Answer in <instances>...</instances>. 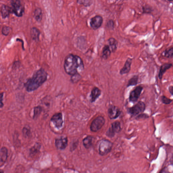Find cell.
Wrapping results in <instances>:
<instances>
[{
    "label": "cell",
    "instance_id": "obj_1",
    "mask_svg": "<svg viewBox=\"0 0 173 173\" xmlns=\"http://www.w3.org/2000/svg\"><path fill=\"white\" fill-rule=\"evenodd\" d=\"M64 67L66 73L72 76L82 71L84 69V64L80 57L70 54L66 57Z\"/></svg>",
    "mask_w": 173,
    "mask_h": 173
},
{
    "label": "cell",
    "instance_id": "obj_2",
    "mask_svg": "<svg viewBox=\"0 0 173 173\" xmlns=\"http://www.w3.org/2000/svg\"><path fill=\"white\" fill-rule=\"evenodd\" d=\"M48 76V74L43 68L38 70L25 83L24 86L26 90L31 92L36 90L46 82Z\"/></svg>",
    "mask_w": 173,
    "mask_h": 173
},
{
    "label": "cell",
    "instance_id": "obj_3",
    "mask_svg": "<svg viewBox=\"0 0 173 173\" xmlns=\"http://www.w3.org/2000/svg\"><path fill=\"white\" fill-rule=\"evenodd\" d=\"M11 4L12 6L11 8L13 13L17 16H22L24 13L25 8L21 1L19 0L11 1Z\"/></svg>",
    "mask_w": 173,
    "mask_h": 173
},
{
    "label": "cell",
    "instance_id": "obj_4",
    "mask_svg": "<svg viewBox=\"0 0 173 173\" xmlns=\"http://www.w3.org/2000/svg\"><path fill=\"white\" fill-rule=\"evenodd\" d=\"M113 146L112 143L107 140H102L99 146V153L101 155H105L111 150Z\"/></svg>",
    "mask_w": 173,
    "mask_h": 173
},
{
    "label": "cell",
    "instance_id": "obj_5",
    "mask_svg": "<svg viewBox=\"0 0 173 173\" xmlns=\"http://www.w3.org/2000/svg\"><path fill=\"white\" fill-rule=\"evenodd\" d=\"M146 105L144 102H138L137 104L128 109V112L133 116H136L144 112L146 110Z\"/></svg>",
    "mask_w": 173,
    "mask_h": 173
},
{
    "label": "cell",
    "instance_id": "obj_6",
    "mask_svg": "<svg viewBox=\"0 0 173 173\" xmlns=\"http://www.w3.org/2000/svg\"><path fill=\"white\" fill-rule=\"evenodd\" d=\"M105 119L104 117L99 116L92 121L90 125V130L93 132H97L99 131L104 124Z\"/></svg>",
    "mask_w": 173,
    "mask_h": 173
},
{
    "label": "cell",
    "instance_id": "obj_7",
    "mask_svg": "<svg viewBox=\"0 0 173 173\" xmlns=\"http://www.w3.org/2000/svg\"><path fill=\"white\" fill-rule=\"evenodd\" d=\"M51 121L57 129H60L63 124V115L61 113H57L53 115L51 118Z\"/></svg>",
    "mask_w": 173,
    "mask_h": 173
},
{
    "label": "cell",
    "instance_id": "obj_8",
    "mask_svg": "<svg viewBox=\"0 0 173 173\" xmlns=\"http://www.w3.org/2000/svg\"><path fill=\"white\" fill-rule=\"evenodd\" d=\"M143 90V87L141 86L137 87L130 93L129 100L130 101L135 102L137 101L141 93Z\"/></svg>",
    "mask_w": 173,
    "mask_h": 173
},
{
    "label": "cell",
    "instance_id": "obj_9",
    "mask_svg": "<svg viewBox=\"0 0 173 173\" xmlns=\"http://www.w3.org/2000/svg\"><path fill=\"white\" fill-rule=\"evenodd\" d=\"M103 22V18L101 16H96L91 18L90 21V25L92 28L96 30L101 26Z\"/></svg>",
    "mask_w": 173,
    "mask_h": 173
},
{
    "label": "cell",
    "instance_id": "obj_10",
    "mask_svg": "<svg viewBox=\"0 0 173 173\" xmlns=\"http://www.w3.org/2000/svg\"><path fill=\"white\" fill-rule=\"evenodd\" d=\"M121 127L120 123L118 121H115L112 124L111 127L110 128L107 135L110 137L114 136L115 133H118L121 131Z\"/></svg>",
    "mask_w": 173,
    "mask_h": 173
},
{
    "label": "cell",
    "instance_id": "obj_11",
    "mask_svg": "<svg viewBox=\"0 0 173 173\" xmlns=\"http://www.w3.org/2000/svg\"><path fill=\"white\" fill-rule=\"evenodd\" d=\"M68 139L67 137H61L55 140V146L56 148L60 150L65 149L68 146Z\"/></svg>",
    "mask_w": 173,
    "mask_h": 173
},
{
    "label": "cell",
    "instance_id": "obj_12",
    "mask_svg": "<svg viewBox=\"0 0 173 173\" xmlns=\"http://www.w3.org/2000/svg\"><path fill=\"white\" fill-rule=\"evenodd\" d=\"M108 116L111 119H116L121 114V111L117 107L112 106L108 109Z\"/></svg>",
    "mask_w": 173,
    "mask_h": 173
},
{
    "label": "cell",
    "instance_id": "obj_13",
    "mask_svg": "<svg viewBox=\"0 0 173 173\" xmlns=\"http://www.w3.org/2000/svg\"><path fill=\"white\" fill-rule=\"evenodd\" d=\"M8 157V149L5 147H3L0 151V165L3 166L6 163Z\"/></svg>",
    "mask_w": 173,
    "mask_h": 173
},
{
    "label": "cell",
    "instance_id": "obj_14",
    "mask_svg": "<svg viewBox=\"0 0 173 173\" xmlns=\"http://www.w3.org/2000/svg\"><path fill=\"white\" fill-rule=\"evenodd\" d=\"M172 66V64L169 63L164 64L161 66L158 74V77L160 80L162 79L164 74H165L167 70L170 69Z\"/></svg>",
    "mask_w": 173,
    "mask_h": 173
},
{
    "label": "cell",
    "instance_id": "obj_15",
    "mask_svg": "<svg viewBox=\"0 0 173 173\" xmlns=\"http://www.w3.org/2000/svg\"><path fill=\"white\" fill-rule=\"evenodd\" d=\"M1 12L2 18L5 19L9 16L10 14L13 12L11 8L3 4L1 7Z\"/></svg>",
    "mask_w": 173,
    "mask_h": 173
},
{
    "label": "cell",
    "instance_id": "obj_16",
    "mask_svg": "<svg viewBox=\"0 0 173 173\" xmlns=\"http://www.w3.org/2000/svg\"><path fill=\"white\" fill-rule=\"evenodd\" d=\"M101 91L97 87H95L92 90L90 95V102H93L96 101L101 95Z\"/></svg>",
    "mask_w": 173,
    "mask_h": 173
},
{
    "label": "cell",
    "instance_id": "obj_17",
    "mask_svg": "<svg viewBox=\"0 0 173 173\" xmlns=\"http://www.w3.org/2000/svg\"><path fill=\"white\" fill-rule=\"evenodd\" d=\"M132 60L130 58L128 59L126 61L125 64L120 71V74L121 75L127 74L131 70V64Z\"/></svg>",
    "mask_w": 173,
    "mask_h": 173
},
{
    "label": "cell",
    "instance_id": "obj_18",
    "mask_svg": "<svg viewBox=\"0 0 173 173\" xmlns=\"http://www.w3.org/2000/svg\"><path fill=\"white\" fill-rule=\"evenodd\" d=\"M41 145L40 143H37L34 145L29 150V155L31 156L32 157L33 156L37 154L39 152L40 149L41 148Z\"/></svg>",
    "mask_w": 173,
    "mask_h": 173
},
{
    "label": "cell",
    "instance_id": "obj_19",
    "mask_svg": "<svg viewBox=\"0 0 173 173\" xmlns=\"http://www.w3.org/2000/svg\"><path fill=\"white\" fill-rule=\"evenodd\" d=\"M31 35L32 39L36 42L39 40L40 31L37 28L33 27L31 29Z\"/></svg>",
    "mask_w": 173,
    "mask_h": 173
},
{
    "label": "cell",
    "instance_id": "obj_20",
    "mask_svg": "<svg viewBox=\"0 0 173 173\" xmlns=\"http://www.w3.org/2000/svg\"><path fill=\"white\" fill-rule=\"evenodd\" d=\"M109 46L111 51L114 52L116 50L118 46V42L114 38H111L108 40Z\"/></svg>",
    "mask_w": 173,
    "mask_h": 173
},
{
    "label": "cell",
    "instance_id": "obj_21",
    "mask_svg": "<svg viewBox=\"0 0 173 173\" xmlns=\"http://www.w3.org/2000/svg\"><path fill=\"white\" fill-rule=\"evenodd\" d=\"M93 138L91 136H87L83 141V145L86 149L90 148L92 145Z\"/></svg>",
    "mask_w": 173,
    "mask_h": 173
},
{
    "label": "cell",
    "instance_id": "obj_22",
    "mask_svg": "<svg viewBox=\"0 0 173 173\" xmlns=\"http://www.w3.org/2000/svg\"><path fill=\"white\" fill-rule=\"evenodd\" d=\"M111 50L109 46H106L104 47L102 52V57L104 59L106 60L110 56Z\"/></svg>",
    "mask_w": 173,
    "mask_h": 173
},
{
    "label": "cell",
    "instance_id": "obj_23",
    "mask_svg": "<svg viewBox=\"0 0 173 173\" xmlns=\"http://www.w3.org/2000/svg\"><path fill=\"white\" fill-rule=\"evenodd\" d=\"M34 17L35 20L38 22H40L42 20V11L40 8H37L34 12Z\"/></svg>",
    "mask_w": 173,
    "mask_h": 173
},
{
    "label": "cell",
    "instance_id": "obj_24",
    "mask_svg": "<svg viewBox=\"0 0 173 173\" xmlns=\"http://www.w3.org/2000/svg\"><path fill=\"white\" fill-rule=\"evenodd\" d=\"M42 111V108L41 106H38L35 107L34 110L33 119L35 120L37 119L40 114H41Z\"/></svg>",
    "mask_w": 173,
    "mask_h": 173
},
{
    "label": "cell",
    "instance_id": "obj_25",
    "mask_svg": "<svg viewBox=\"0 0 173 173\" xmlns=\"http://www.w3.org/2000/svg\"><path fill=\"white\" fill-rule=\"evenodd\" d=\"M163 53L164 56L166 58H173V47L166 49L164 51Z\"/></svg>",
    "mask_w": 173,
    "mask_h": 173
},
{
    "label": "cell",
    "instance_id": "obj_26",
    "mask_svg": "<svg viewBox=\"0 0 173 173\" xmlns=\"http://www.w3.org/2000/svg\"><path fill=\"white\" fill-rule=\"evenodd\" d=\"M138 76H134L133 77L130 79L127 85V87L135 86L138 84Z\"/></svg>",
    "mask_w": 173,
    "mask_h": 173
},
{
    "label": "cell",
    "instance_id": "obj_27",
    "mask_svg": "<svg viewBox=\"0 0 173 173\" xmlns=\"http://www.w3.org/2000/svg\"><path fill=\"white\" fill-rule=\"evenodd\" d=\"M143 13L147 14H150L152 13L153 10L151 6L146 5L144 6L142 8Z\"/></svg>",
    "mask_w": 173,
    "mask_h": 173
},
{
    "label": "cell",
    "instance_id": "obj_28",
    "mask_svg": "<svg viewBox=\"0 0 173 173\" xmlns=\"http://www.w3.org/2000/svg\"><path fill=\"white\" fill-rule=\"evenodd\" d=\"M161 100L162 103L165 104H169L173 101V100L169 99L164 95L161 96Z\"/></svg>",
    "mask_w": 173,
    "mask_h": 173
},
{
    "label": "cell",
    "instance_id": "obj_29",
    "mask_svg": "<svg viewBox=\"0 0 173 173\" xmlns=\"http://www.w3.org/2000/svg\"><path fill=\"white\" fill-rule=\"evenodd\" d=\"M81 78V76L79 74H77L71 76V81L72 83H76L80 81Z\"/></svg>",
    "mask_w": 173,
    "mask_h": 173
},
{
    "label": "cell",
    "instance_id": "obj_30",
    "mask_svg": "<svg viewBox=\"0 0 173 173\" xmlns=\"http://www.w3.org/2000/svg\"><path fill=\"white\" fill-rule=\"evenodd\" d=\"M22 133L25 137H29L31 134L30 130L27 127H24L22 130Z\"/></svg>",
    "mask_w": 173,
    "mask_h": 173
},
{
    "label": "cell",
    "instance_id": "obj_31",
    "mask_svg": "<svg viewBox=\"0 0 173 173\" xmlns=\"http://www.w3.org/2000/svg\"><path fill=\"white\" fill-rule=\"evenodd\" d=\"M10 27L8 26H4L2 28L1 32L2 34L5 36H7L10 32Z\"/></svg>",
    "mask_w": 173,
    "mask_h": 173
},
{
    "label": "cell",
    "instance_id": "obj_32",
    "mask_svg": "<svg viewBox=\"0 0 173 173\" xmlns=\"http://www.w3.org/2000/svg\"><path fill=\"white\" fill-rule=\"evenodd\" d=\"M149 116L148 114H146V113H141V114L139 115L137 117L136 119H146L148 118Z\"/></svg>",
    "mask_w": 173,
    "mask_h": 173
},
{
    "label": "cell",
    "instance_id": "obj_33",
    "mask_svg": "<svg viewBox=\"0 0 173 173\" xmlns=\"http://www.w3.org/2000/svg\"><path fill=\"white\" fill-rule=\"evenodd\" d=\"M4 95V93H1V95H0V96H1V97H0V98H1V102H0V107H1V108H2L4 106V103L3 102Z\"/></svg>",
    "mask_w": 173,
    "mask_h": 173
},
{
    "label": "cell",
    "instance_id": "obj_34",
    "mask_svg": "<svg viewBox=\"0 0 173 173\" xmlns=\"http://www.w3.org/2000/svg\"><path fill=\"white\" fill-rule=\"evenodd\" d=\"M168 90L171 95L173 96V86H170L169 87Z\"/></svg>",
    "mask_w": 173,
    "mask_h": 173
},
{
    "label": "cell",
    "instance_id": "obj_35",
    "mask_svg": "<svg viewBox=\"0 0 173 173\" xmlns=\"http://www.w3.org/2000/svg\"><path fill=\"white\" fill-rule=\"evenodd\" d=\"M160 173H170V172L169 171L167 168H164L161 171Z\"/></svg>",
    "mask_w": 173,
    "mask_h": 173
},
{
    "label": "cell",
    "instance_id": "obj_36",
    "mask_svg": "<svg viewBox=\"0 0 173 173\" xmlns=\"http://www.w3.org/2000/svg\"><path fill=\"white\" fill-rule=\"evenodd\" d=\"M0 173H4V170L1 169V170H0Z\"/></svg>",
    "mask_w": 173,
    "mask_h": 173
},
{
    "label": "cell",
    "instance_id": "obj_37",
    "mask_svg": "<svg viewBox=\"0 0 173 173\" xmlns=\"http://www.w3.org/2000/svg\"><path fill=\"white\" fill-rule=\"evenodd\" d=\"M124 173V172H123V173Z\"/></svg>",
    "mask_w": 173,
    "mask_h": 173
}]
</instances>
